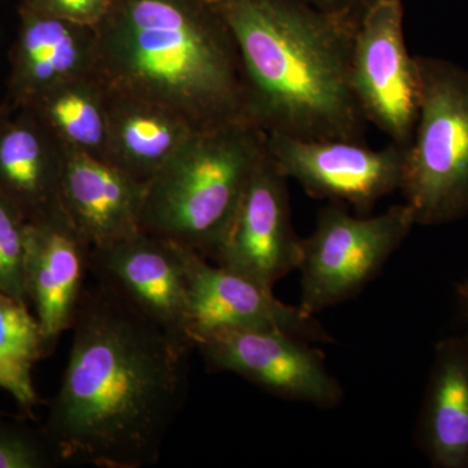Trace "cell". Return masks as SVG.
<instances>
[{"instance_id":"obj_6","label":"cell","mask_w":468,"mask_h":468,"mask_svg":"<svg viewBox=\"0 0 468 468\" xmlns=\"http://www.w3.org/2000/svg\"><path fill=\"white\" fill-rule=\"evenodd\" d=\"M415 226L405 202L377 217L351 215L347 206L329 202L320 209L315 229L302 239L301 309L316 316L356 297L377 279Z\"/></svg>"},{"instance_id":"obj_20","label":"cell","mask_w":468,"mask_h":468,"mask_svg":"<svg viewBox=\"0 0 468 468\" xmlns=\"http://www.w3.org/2000/svg\"><path fill=\"white\" fill-rule=\"evenodd\" d=\"M48 356L38 320L27 303L0 291V389L11 394L21 414L30 419L39 405L33 368Z\"/></svg>"},{"instance_id":"obj_17","label":"cell","mask_w":468,"mask_h":468,"mask_svg":"<svg viewBox=\"0 0 468 468\" xmlns=\"http://www.w3.org/2000/svg\"><path fill=\"white\" fill-rule=\"evenodd\" d=\"M417 442L435 468H468V335L437 343Z\"/></svg>"},{"instance_id":"obj_2","label":"cell","mask_w":468,"mask_h":468,"mask_svg":"<svg viewBox=\"0 0 468 468\" xmlns=\"http://www.w3.org/2000/svg\"><path fill=\"white\" fill-rule=\"evenodd\" d=\"M212 2L239 46L249 122L266 135L366 143L368 122L350 80L359 16L302 0Z\"/></svg>"},{"instance_id":"obj_14","label":"cell","mask_w":468,"mask_h":468,"mask_svg":"<svg viewBox=\"0 0 468 468\" xmlns=\"http://www.w3.org/2000/svg\"><path fill=\"white\" fill-rule=\"evenodd\" d=\"M17 37L9 52L5 103L29 106L51 89L100 73L95 27L39 14L21 5Z\"/></svg>"},{"instance_id":"obj_12","label":"cell","mask_w":468,"mask_h":468,"mask_svg":"<svg viewBox=\"0 0 468 468\" xmlns=\"http://www.w3.org/2000/svg\"><path fill=\"white\" fill-rule=\"evenodd\" d=\"M184 260L189 280L192 344L197 335L221 328L266 329L313 344L335 343L315 315L300 304L280 301L273 289L217 263L209 264L207 258L186 246Z\"/></svg>"},{"instance_id":"obj_15","label":"cell","mask_w":468,"mask_h":468,"mask_svg":"<svg viewBox=\"0 0 468 468\" xmlns=\"http://www.w3.org/2000/svg\"><path fill=\"white\" fill-rule=\"evenodd\" d=\"M67 151L30 107L0 104V197L27 221L60 202Z\"/></svg>"},{"instance_id":"obj_1","label":"cell","mask_w":468,"mask_h":468,"mask_svg":"<svg viewBox=\"0 0 468 468\" xmlns=\"http://www.w3.org/2000/svg\"><path fill=\"white\" fill-rule=\"evenodd\" d=\"M60 388L43 424L63 464L158 463L187 393L192 349L101 284L86 288Z\"/></svg>"},{"instance_id":"obj_11","label":"cell","mask_w":468,"mask_h":468,"mask_svg":"<svg viewBox=\"0 0 468 468\" xmlns=\"http://www.w3.org/2000/svg\"><path fill=\"white\" fill-rule=\"evenodd\" d=\"M288 181L266 144L214 263L271 289L297 270L302 239L292 227Z\"/></svg>"},{"instance_id":"obj_4","label":"cell","mask_w":468,"mask_h":468,"mask_svg":"<svg viewBox=\"0 0 468 468\" xmlns=\"http://www.w3.org/2000/svg\"><path fill=\"white\" fill-rule=\"evenodd\" d=\"M266 150V134L248 122L196 132L147 183L141 229L217 254Z\"/></svg>"},{"instance_id":"obj_19","label":"cell","mask_w":468,"mask_h":468,"mask_svg":"<svg viewBox=\"0 0 468 468\" xmlns=\"http://www.w3.org/2000/svg\"><path fill=\"white\" fill-rule=\"evenodd\" d=\"M107 92L106 82L97 73L64 82L27 107L67 153L84 154L107 162Z\"/></svg>"},{"instance_id":"obj_8","label":"cell","mask_w":468,"mask_h":468,"mask_svg":"<svg viewBox=\"0 0 468 468\" xmlns=\"http://www.w3.org/2000/svg\"><path fill=\"white\" fill-rule=\"evenodd\" d=\"M209 369L245 378L264 392L323 410L344 401V389L328 371L325 354L310 341L266 329L221 328L197 335Z\"/></svg>"},{"instance_id":"obj_23","label":"cell","mask_w":468,"mask_h":468,"mask_svg":"<svg viewBox=\"0 0 468 468\" xmlns=\"http://www.w3.org/2000/svg\"><path fill=\"white\" fill-rule=\"evenodd\" d=\"M115 0H24V7L80 26L95 27L109 15Z\"/></svg>"},{"instance_id":"obj_9","label":"cell","mask_w":468,"mask_h":468,"mask_svg":"<svg viewBox=\"0 0 468 468\" xmlns=\"http://www.w3.org/2000/svg\"><path fill=\"white\" fill-rule=\"evenodd\" d=\"M90 275L176 343L194 350L189 280L181 243L140 230L95 246Z\"/></svg>"},{"instance_id":"obj_21","label":"cell","mask_w":468,"mask_h":468,"mask_svg":"<svg viewBox=\"0 0 468 468\" xmlns=\"http://www.w3.org/2000/svg\"><path fill=\"white\" fill-rule=\"evenodd\" d=\"M27 415H0V468L63 466L43 427H34Z\"/></svg>"},{"instance_id":"obj_26","label":"cell","mask_w":468,"mask_h":468,"mask_svg":"<svg viewBox=\"0 0 468 468\" xmlns=\"http://www.w3.org/2000/svg\"><path fill=\"white\" fill-rule=\"evenodd\" d=\"M369 2H372V0H363V5H367Z\"/></svg>"},{"instance_id":"obj_16","label":"cell","mask_w":468,"mask_h":468,"mask_svg":"<svg viewBox=\"0 0 468 468\" xmlns=\"http://www.w3.org/2000/svg\"><path fill=\"white\" fill-rule=\"evenodd\" d=\"M147 184L104 160L67 153L60 205L91 248L140 232Z\"/></svg>"},{"instance_id":"obj_25","label":"cell","mask_w":468,"mask_h":468,"mask_svg":"<svg viewBox=\"0 0 468 468\" xmlns=\"http://www.w3.org/2000/svg\"><path fill=\"white\" fill-rule=\"evenodd\" d=\"M455 297H457L462 318H463L464 323H466L468 335V273L458 282L457 286H455Z\"/></svg>"},{"instance_id":"obj_3","label":"cell","mask_w":468,"mask_h":468,"mask_svg":"<svg viewBox=\"0 0 468 468\" xmlns=\"http://www.w3.org/2000/svg\"><path fill=\"white\" fill-rule=\"evenodd\" d=\"M95 32L100 75L113 90L196 132L248 122L239 46L212 0H115Z\"/></svg>"},{"instance_id":"obj_24","label":"cell","mask_w":468,"mask_h":468,"mask_svg":"<svg viewBox=\"0 0 468 468\" xmlns=\"http://www.w3.org/2000/svg\"><path fill=\"white\" fill-rule=\"evenodd\" d=\"M311 7L325 12V14L337 15V16H359L363 8V0H302Z\"/></svg>"},{"instance_id":"obj_27","label":"cell","mask_w":468,"mask_h":468,"mask_svg":"<svg viewBox=\"0 0 468 468\" xmlns=\"http://www.w3.org/2000/svg\"><path fill=\"white\" fill-rule=\"evenodd\" d=\"M5 411H3V410H0V415L5 414Z\"/></svg>"},{"instance_id":"obj_22","label":"cell","mask_w":468,"mask_h":468,"mask_svg":"<svg viewBox=\"0 0 468 468\" xmlns=\"http://www.w3.org/2000/svg\"><path fill=\"white\" fill-rule=\"evenodd\" d=\"M27 250V218L0 197V291L26 303Z\"/></svg>"},{"instance_id":"obj_18","label":"cell","mask_w":468,"mask_h":468,"mask_svg":"<svg viewBox=\"0 0 468 468\" xmlns=\"http://www.w3.org/2000/svg\"><path fill=\"white\" fill-rule=\"evenodd\" d=\"M107 89V162L147 184L174 159L196 131L171 111L129 97L109 85Z\"/></svg>"},{"instance_id":"obj_10","label":"cell","mask_w":468,"mask_h":468,"mask_svg":"<svg viewBox=\"0 0 468 468\" xmlns=\"http://www.w3.org/2000/svg\"><path fill=\"white\" fill-rule=\"evenodd\" d=\"M268 153L282 174L316 199L369 215L381 199L399 192L406 147L380 150L353 141H306L266 135Z\"/></svg>"},{"instance_id":"obj_7","label":"cell","mask_w":468,"mask_h":468,"mask_svg":"<svg viewBox=\"0 0 468 468\" xmlns=\"http://www.w3.org/2000/svg\"><path fill=\"white\" fill-rule=\"evenodd\" d=\"M402 0L363 5L351 43L350 80L367 122L399 146L409 147L420 104L417 58L403 33Z\"/></svg>"},{"instance_id":"obj_13","label":"cell","mask_w":468,"mask_h":468,"mask_svg":"<svg viewBox=\"0 0 468 468\" xmlns=\"http://www.w3.org/2000/svg\"><path fill=\"white\" fill-rule=\"evenodd\" d=\"M91 245L60 202L27 221L26 286L48 354L72 329L90 273Z\"/></svg>"},{"instance_id":"obj_5","label":"cell","mask_w":468,"mask_h":468,"mask_svg":"<svg viewBox=\"0 0 468 468\" xmlns=\"http://www.w3.org/2000/svg\"><path fill=\"white\" fill-rule=\"evenodd\" d=\"M415 58L420 104L399 192L417 226H445L468 215V69L448 58Z\"/></svg>"}]
</instances>
